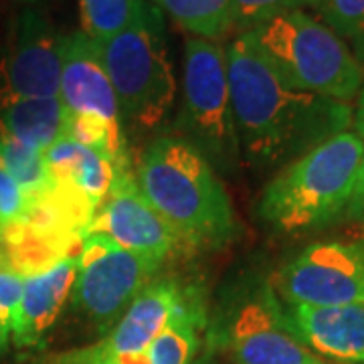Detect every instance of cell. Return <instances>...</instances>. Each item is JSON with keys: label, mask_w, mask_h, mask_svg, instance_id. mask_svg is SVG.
Masks as SVG:
<instances>
[{"label": "cell", "mask_w": 364, "mask_h": 364, "mask_svg": "<svg viewBox=\"0 0 364 364\" xmlns=\"http://www.w3.org/2000/svg\"><path fill=\"white\" fill-rule=\"evenodd\" d=\"M225 53L239 152L249 166H287L318 144L352 128L350 104L287 87L245 33H237Z\"/></svg>", "instance_id": "6da1fadb"}, {"label": "cell", "mask_w": 364, "mask_h": 364, "mask_svg": "<svg viewBox=\"0 0 364 364\" xmlns=\"http://www.w3.org/2000/svg\"><path fill=\"white\" fill-rule=\"evenodd\" d=\"M136 181L150 205L191 249H219L237 237V217L207 158L182 136L148 144Z\"/></svg>", "instance_id": "7a4b0ae2"}, {"label": "cell", "mask_w": 364, "mask_h": 364, "mask_svg": "<svg viewBox=\"0 0 364 364\" xmlns=\"http://www.w3.org/2000/svg\"><path fill=\"white\" fill-rule=\"evenodd\" d=\"M364 140L340 132L279 170L259 200V217L279 233H304L342 215L356 182Z\"/></svg>", "instance_id": "3957f363"}, {"label": "cell", "mask_w": 364, "mask_h": 364, "mask_svg": "<svg viewBox=\"0 0 364 364\" xmlns=\"http://www.w3.org/2000/svg\"><path fill=\"white\" fill-rule=\"evenodd\" d=\"M245 35L291 90L350 104L363 87L364 67L350 47L308 11L272 16Z\"/></svg>", "instance_id": "277c9868"}, {"label": "cell", "mask_w": 364, "mask_h": 364, "mask_svg": "<svg viewBox=\"0 0 364 364\" xmlns=\"http://www.w3.org/2000/svg\"><path fill=\"white\" fill-rule=\"evenodd\" d=\"M97 47L124 119L138 130L160 128L172 114L178 83L152 6L146 2L130 28Z\"/></svg>", "instance_id": "5b68a950"}, {"label": "cell", "mask_w": 364, "mask_h": 364, "mask_svg": "<svg viewBox=\"0 0 364 364\" xmlns=\"http://www.w3.org/2000/svg\"><path fill=\"white\" fill-rule=\"evenodd\" d=\"M178 128L184 140L221 172L241 162L235 128L227 53L217 41L188 37L182 57V105Z\"/></svg>", "instance_id": "8992f818"}, {"label": "cell", "mask_w": 364, "mask_h": 364, "mask_svg": "<svg viewBox=\"0 0 364 364\" xmlns=\"http://www.w3.org/2000/svg\"><path fill=\"white\" fill-rule=\"evenodd\" d=\"M59 102L65 109V136L102 152L114 164L128 160L116 91L100 47L85 33L63 35Z\"/></svg>", "instance_id": "52a82bcc"}, {"label": "cell", "mask_w": 364, "mask_h": 364, "mask_svg": "<svg viewBox=\"0 0 364 364\" xmlns=\"http://www.w3.org/2000/svg\"><path fill=\"white\" fill-rule=\"evenodd\" d=\"M162 265L119 247L104 235L83 239L77 255V279L73 304L97 330L105 334L130 308L144 287L152 284Z\"/></svg>", "instance_id": "ba28073f"}, {"label": "cell", "mask_w": 364, "mask_h": 364, "mask_svg": "<svg viewBox=\"0 0 364 364\" xmlns=\"http://www.w3.org/2000/svg\"><path fill=\"white\" fill-rule=\"evenodd\" d=\"M284 306L364 304V237L330 239L306 247L275 275Z\"/></svg>", "instance_id": "9c48e42d"}, {"label": "cell", "mask_w": 364, "mask_h": 364, "mask_svg": "<svg viewBox=\"0 0 364 364\" xmlns=\"http://www.w3.org/2000/svg\"><path fill=\"white\" fill-rule=\"evenodd\" d=\"M91 233L104 235L119 247L130 249L160 265L188 249L144 196L130 158L116 166L112 188L91 221Z\"/></svg>", "instance_id": "30bf717a"}, {"label": "cell", "mask_w": 364, "mask_h": 364, "mask_svg": "<svg viewBox=\"0 0 364 364\" xmlns=\"http://www.w3.org/2000/svg\"><path fill=\"white\" fill-rule=\"evenodd\" d=\"M225 338L237 364H328L294 334L269 286L239 304Z\"/></svg>", "instance_id": "8fae6325"}, {"label": "cell", "mask_w": 364, "mask_h": 364, "mask_svg": "<svg viewBox=\"0 0 364 364\" xmlns=\"http://www.w3.org/2000/svg\"><path fill=\"white\" fill-rule=\"evenodd\" d=\"M181 298L182 289L174 282H152L97 342L53 354L47 364H114L140 354L166 328Z\"/></svg>", "instance_id": "7c38bea8"}, {"label": "cell", "mask_w": 364, "mask_h": 364, "mask_svg": "<svg viewBox=\"0 0 364 364\" xmlns=\"http://www.w3.org/2000/svg\"><path fill=\"white\" fill-rule=\"evenodd\" d=\"M63 35L37 9L16 16L9 49L0 57V77L23 97H59Z\"/></svg>", "instance_id": "4fadbf2b"}, {"label": "cell", "mask_w": 364, "mask_h": 364, "mask_svg": "<svg viewBox=\"0 0 364 364\" xmlns=\"http://www.w3.org/2000/svg\"><path fill=\"white\" fill-rule=\"evenodd\" d=\"M284 314L294 334L318 356L364 364V304L332 308L286 306Z\"/></svg>", "instance_id": "5bb4252c"}, {"label": "cell", "mask_w": 364, "mask_h": 364, "mask_svg": "<svg viewBox=\"0 0 364 364\" xmlns=\"http://www.w3.org/2000/svg\"><path fill=\"white\" fill-rule=\"evenodd\" d=\"M75 279L77 257H65L23 279V296L13 328V342L18 348H35L45 340L73 296Z\"/></svg>", "instance_id": "9a60e30c"}, {"label": "cell", "mask_w": 364, "mask_h": 364, "mask_svg": "<svg viewBox=\"0 0 364 364\" xmlns=\"http://www.w3.org/2000/svg\"><path fill=\"white\" fill-rule=\"evenodd\" d=\"M43 156L55 191L93 213L100 208L116 176L109 158L67 136L51 144Z\"/></svg>", "instance_id": "2e32d148"}, {"label": "cell", "mask_w": 364, "mask_h": 364, "mask_svg": "<svg viewBox=\"0 0 364 364\" xmlns=\"http://www.w3.org/2000/svg\"><path fill=\"white\" fill-rule=\"evenodd\" d=\"M65 136V109L59 97L16 95L0 77V138H13L45 152Z\"/></svg>", "instance_id": "e0dca14e"}, {"label": "cell", "mask_w": 364, "mask_h": 364, "mask_svg": "<svg viewBox=\"0 0 364 364\" xmlns=\"http://www.w3.org/2000/svg\"><path fill=\"white\" fill-rule=\"evenodd\" d=\"M203 326L205 310L200 294L195 289H182L181 301L160 336L144 352L114 364H188L198 348Z\"/></svg>", "instance_id": "ac0fdd59"}, {"label": "cell", "mask_w": 364, "mask_h": 364, "mask_svg": "<svg viewBox=\"0 0 364 364\" xmlns=\"http://www.w3.org/2000/svg\"><path fill=\"white\" fill-rule=\"evenodd\" d=\"M193 37L219 41L233 26L231 0H150Z\"/></svg>", "instance_id": "d6986e66"}, {"label": "cell", "mask_w": 364, "mask_h": 364, "mask_svg": "<svg viewBox=\"0 0 364 364\" xmlns=\"http://www.w3.org/2000/svg\"><path fill=\"white\" fill-rule=\"evenodd\" d=\"M0 170L13 178L28 200V208L51 193L53 184L43 152L26 144L0 138Z\"/></svg>", "instance_id": "ffe728a7"}, {"label": "cell", "mask_w": 364, "mask_h": 364, "mask_svg": "<svg viewBox=\"0 0 364 364\" xmlns=\"http://www.w3.org/2000/svg\"><path fill=\"white\" fill-rule=\"evenodd\" d=\"M144 6V0H79L81 33L95 43H104L130 28Z\"/></svg>", "instance_id": "44dd1931"}, {"label": "cell", "mask_w": 364, "mask_h": 364, "mask_svg": "<svg viewBox=\"0 0 364 364\" xmlns=\"http://www.w3.org/2000/svg\"><path fill=\"white\" fill-rule=\"evenodd\" d=\"M316 11L364 67V0H320Z\"/></svg>", "instance_id": "7402d4cb"}, {"label": "cell", "mask_w": 364, "mask_h": 364, "mask_svg": "<svg viewBox=\"0 0 364 364\" xmlns=\"http://www.w3.org/2000/svg\"><path fill=\"white\" fill-rule=\"evenodd\" d=\"M318 2L320 0H231L233 26L239 33H247L249 28L277 14L306 9L316 11Z\"/></svg>", "instance_id": "603a6c76"}, {"label": "cell", "mask_w": 364, "mask_h": 364, "mask_svg": "<svg viewBox=\"0 0 364 364\" xmlns=\"http://www.w3.org/2000/svg\"><path fill=\"white\" fill-rule=\"evenodd\" d=\"M28 213V200L21 186L4 172L0 170V272L4 269V247H2V237L4 231L13 225L21 221Z\"/></svg>", "instance_id": "cb8c5ba5"}, {"label": "cell", "mask_w": 364, "mask_h": 364, "mask_svg": "<svg viewBox=\"0 0 364 364\" xmlns=\"http://www.w3.org/2000/svg\"><path fill=\"white\" fill-rule=\"evenodd\" d=\"M23 296V277L13 272H0V346L13 338L14 318Z\"/></svg>", "instance_id": "d4e9b609"}, {"label": "cell", "mask_w": 364, "mask_h": 364, "mask_svg": "<svg viewBox=\"0 0 364 364\" xmlns=\"http://www.w3.org/2000/svg\"><path fill=\"white\" fill-rule=\"evenodd\" d=\"M344 215L352 221L364 223V152L363 158H360V166H358V174H356V182H354V188H352L350 200H348V207L344 210Z\"/></svg>", "instance_id": "484cf974"}, {"label": "cell", "mask_w": 364, "mask_h": 364, "mask_svg": "<svg viewBox=\"0 0 364 364\" xmlns=\"http://www.w3.org/2000/svg\"><path fill=\"white\" fill-rule=\"evenodd\" d=\"M352 126H354V132L364 140V81L358 95H356V107H354V116H352Z\"/></svg>", "instance_id": "4316f807"}, {"label": "cell", "mask_w": 364, "mask_h": 364, "mask_svg": "<svg viewBox=\"0 0 364 364\" xmlns=\"http://www.w3.org/2000/svg\"><path fill=\"white\" fill-rule=\"evenodd\" d=\"M18 2H25V4H35V2H39V0H18Z\"/></svg>", "instance_id": "83f0119b"}]
</instances>
